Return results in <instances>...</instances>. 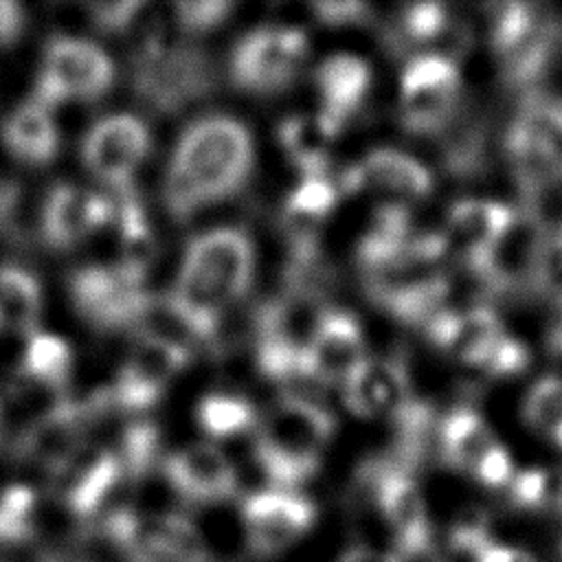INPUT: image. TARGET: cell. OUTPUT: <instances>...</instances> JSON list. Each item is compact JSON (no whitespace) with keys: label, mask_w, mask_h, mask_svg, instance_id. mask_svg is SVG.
<instances>
[{"label":"cell","mask_w":562,"mask_h":562,"mask_svg":"<svg viewBox=\"0 0 562 562\" xmlns=\"http://www.w3.org/2000/svg\"><path fill=\"white\" fill-rule=\"evenodd\" d=\"M255 147L248 127L226 114L193 121L178 138L167 176L165 204L176 220L235 195L250 178Z\"/></svg>","instance_id":"1"},{"label":"cell","mask_w":562,"mask_h":562,"mask_svg":"<svg viewBox=\"0 0 562 562\" xmlns=\"http://www.w3.org/2000/svg\"><path fill=\"white\" fill-rule=\"evenodd\" d=\"M149 4L127 29L132 40V88L136 97L160 114H173L213 90L215 68L211 57L165 22L149 15Z\"/></svg>","instance_id":"2"},{"label":"cell","mask_w":562,"mask_h":562,"mask_svg":"<svg viewBox=\"0 0 562 562\" xmlns=\"http://www.w3.org/2000/svg\"><path fill=\"white\" fill-rule=\"evenodd\" d=\"M252 270L250 235L233 226L213 228L189 241L169 294L213 340L222 314L248 292Z\"/></svg>","instance_id":"3"},{"label":"cell","mask_w":562,"mask_h":562,"mask_svg":"<svg viewBox=\"0 0 562 562\" xmlns=\"http://www.w3.org/2000/svg\"><path fill=\"white\" fill-rule=\"evenodd\" d=\"M334 428V415L316 400L283 395L257 422L255 457L277 487L290 490L316 474Z\"/></svg>","instance_id":"4"},{"label":"cell","mask_w":562,"mask_h":562,"mask_svg":"<svg viewBox=\"0 0 562 562\" xmlns=\"http://www.w3.org/2000/svg\"><path fill=\"white\" fill-rule=\"evenodd\" d=\"M503 149L527 195L562 184V99L529 90L507 125Z\"/></svg>","instance_id":"5"},{"label":"cell","mask_w":562,"mask_h":562,"mask_svg":"<svg viewBox=\"0 0 562 562\" xmlns=\"http://www.w3.org/2000/svg\"><path fill=\"white\" fill-rule=\"evenodd\" d=\"M99 529L123 562H213L202 533L182 514L140 516L116 509Z\"/></svg>","instance_id":"6"},{"label":"cell","mask_w":562,"mask_h":562,"mask_svg":"<svg viewBox=\"0 0 562 562\" xmlns=\"http://www.w3.org/2000/svg\"><path fill=\"white\" fill-rule=\"evenodd\" d=\"M114 81V64L90 40L55 35L46 42L33 99L53 110L64 101H99Z\"/></svg>","instance_id":"7"},{"label":"cell","mask_w":562,"mask_h":562,"mask_svg":"<svg viewBox=\"0 0 562 562\" xmlns=\"http://www.w3.org/2000/svg\"><path fill=\"white\" fill-rule=\"evenodd\" d=\"M360 481L373 494L378 514L393 540V553L400 560L430 553V518L411 470L391 457H382L362 468Z\"/></svg>","instance_id":"8"},{"label":"cell","mask_w":562,"mask_h":562,"mask_svg":"<svg viewBox=\"0 0 562 562\" xmlns=\"http://www.w3.org/2000/svg\"><path fill=\"white\" fill-rule=\"evenodd\" d=\"M461 75L448 53H417L400 83V119L411 134H437L457 116Z\"/></svg>","instance_id":"9"},{"label":"cell","mask_w":562,"mask_h":562,"mask_svg":"<svg viewBox=\"0 0 562 562\" xmlns=\"http://www.w3.org/2000/svg\"><path fill=\"white\" fill-rule=\"evenodd\" d=\"M307 57V37L294 26L248 31L231 53V79L250 94H274L288 88Z\"/></svg>","instance_id":"10"},{"label":"cell","mask_w":562,"mask_h":562,"mask_svg":"<svg viewBox=\"0 0 562 562\" xmlns=\"http://www.w3.org/2000/svg\"><path fill=\"white\" fill-rule=\"evenodd\" d=\"M246 544L257 558H272L299 542L316 520V505L292 490H261L241 503Z\"/></svg>","instance_id":"11"},{"label":"cell","mask_w":562,"mask_h":562,"mask_svg":"<svg viewBox=\"0 0 562 562\" xmlns=\"http://www.w3.org/2000/svg\"><path fill=\"white\" fill-rule=\"evenodd\" d=\"M149 147L151 134L138 116L110 114L86 132L81 160L94 178L123 193L130 189V180L143 165Z\"/></svg>","instance_id":"12"},{"label":"cell","mask_w":562,"mask_h":562,"mask_svg":"<svg viewBox=\"0 0 562 562\" xmlns=\"http://www.w3.org/2000/svg\"><path fill=\"white\" fill-rule=\"evenodd\" d=\"M191 351L149 336H136L112 389L110 404L123 411H145L154 406L167 384L184 369Z\"/></svg>","instance_id":"13"},{"label":"cell","mask_w":562,"mask_h":562,"mask_svg":"<svg viewBox=\"0 0 562 562\" xmlns=\"http://www.w3.org/2000/svg\"><path fill=\"white\" fill-rule=\"evenodd\" d=\"M547 226L531 206L514 209L505 231L470 266L492 290L533 288V272Z\"/></svg>","instance_id":"14"},{"label":"cell","mask_w":562,"mask_h":562,"mask_svg":"<svg viewBox=\"0 0 562 562\" xmlns=\"http://www.w3.org/2000/svg\"><path fill=\"white\" fill-rule=\"evenodd\" d=\"M121 476L119 454L86 441L50 472V487L68 514L88 518L101 509Z\"/></svg>","instance_id":"15"},{"label":"cell","mask_w":562,"mask_h":562,"mask_svg":"<svg viewBox=\"0 0 562 562\" xmlns=\"http://www.w3.org/2000/svg\"><path fill=\"white\" fill-rule=\"evenodd\" d=\"M77 314L101 331L127 329L143 285L130 281L116 266H83L68 279Z\"/></svg>","instance_id":"16"},{"label":"cell","mask_w":562,"mask_h":562,"mask_svg":"<svg viewBox=\"0 0 562 562\" xmlns=\"http://www.w3.org/2000/svg\"><path fill=\"white\" fill-rule=\"evenodd\" d=\"M303 358L305 369L316 384H345V380L367 360L360 321L351 312L327 307Z\"/></svg>","instance_id":"17"},{"label":"cell","mask_w":562,"mask_h":562,"mask_svg":"<svg viewBox=\"0 0 562 562\" xmlns=\"http://www.w3.org/2000/svg\"><path fill=\"white\" fill-rule=\"evenodd\" d=\"M114 215V204L94 191L68 182L55 184L44 200L40 231L53 250H70Z\"/></svg>","instance_id":"18"},{"label":"cell","mask_w":562,"mask_h":562,"mask_svg":"<svg viewBox=\"0 0 562 562\" xmlns=\"http://www.w3.org/2000/svg\"><path fill=\"white\" fill-rule=\"evenodd\" d=\"M347 406L360 417H386L393 422L417 397L408 373L395 358H367L342 384Z\"/></svg>","instance_id":"19"},{"label":"cell","mask_w":562,"mask_h":562,"mask_svg":"<svg viewBox=\"0 0 562 562\" xmlns=\"http://www.w3.org/2000/svg\"><path fill=\"white\" fill-rule=\"evenodd\" d=\"M165 476L191 503H217L237 492L235 465L222 450L209 443H193L167 454Z\"/></svg>","instance_id":"20"},{"label":"cell","mask_w":562,"mask_h":562,"mask_svg":"<svg viewBox=\"0 0 562 562\" xmlns=\"http://www.w3.org/2000/svg\"><path fill=\"white\" fill-rule=\"evenodd\" d=\"M430 340L452 358L481 367L494 347L507 334L490 307H470L463 312H437L426 323Z\"/></svg>","instance_id":"21"},{"label":"cell","mask_w":562,"mask_h":562,"mask_svg":"<svg viewBox=\"0 0 562 562\" xmlns=\"http://www.w3.org/2000/svg\"><path fill=\"white\" fill-rule=\"evenodd\" d=\"M340 187L345 191L373 187L406 198H424L432 189V176L426 165L400 149H373L360 165L345 171Z\"/></svg>","instance_id":"22"},{"label":"cell","mask_w":562,"mask_h":562,"mask_svg":"<svg viewBox=\"0 0 562 562\" xmlns=\"http://www.w3.org/2000/svg\"><path fill=\"white\" fill-rule=\"evenodd\" d=\"M321 112L338 130L353 116L371 86V68L356 55H331L314 72Z\"/></svg>","instance_id":"23"},{"label":"cell","mask_w":562,"mask_h":562,"mask_svg":"<svg viewBox=\"0 0 562 562\" xmlns=\"http://www.w3.org/2000/svg\"><path fill=\"white\" fill-rule=\"evenodd\" d=\"M0 140L4 149L24 165L42 167L53 162L59 149V132L50 110L33 97L15 105L0 125Z\"/></svg>","instance_id":"24"},{"label":"cell","mask_w":562,"mask_h":562,"mask_svg":"<svg viewBox=\"0 0 562 562\" xmlns=\"http://www.w3.org/2000/svg\"><path fill=\"white\" fill-rule=\"evenodd\" d=\"M514 209L496 200H457L448 211V246H459L468 266H472L492 241L505 231Z\"/></svg>","instance_id":"25"},{"label":"cell","mask_w":562,"mask_h":562,"mask_svg":"<svg viewBox=\"0 0 562 562\" xmlns=\"http://www.w3.org/2000/svg\"><path fill=\"white\" fill-rule=\"evenodd\" d=\"M441 457L461 472L476 476L481 465L503 446L485 419L468 408H452L439 424Z\"/></svg>","instance_id":"26"},{"label":"cell","mask_w":562,"mask_h":562,"mask_svg":"<svg viewBox=\"0 0 562 562\" xmlns=\"http://www.w3.org/2000/svg\"><path fill=\"white\" fill-rule=\"evenodd\" d=\"M338 132L323 114H294L283 119L277 130L283 151L303 178H321L325 173Z\"/></svg>","instance_id":"27"},{"label":"cell","mask_w":562,"mask_h":562,"mask_svg":"<svg viewBox=\"0 0 562 562\" xmlns=\"http://www.w3.org/2000/svg\"><path fill=\"white\" fill-rule=\"evenodd\" d=\"M413 239V217L404 204L386 202L380 204L364 235L358 241L356 259L364 274L375 272L397 259L408 241Z\"/></svg>","instance_id":"28"},{"label":"cell","mask_w":562,"mask_h":562,"mask_svg":"<svg viewBox=\"0 0 562 562\" xmlns=\"http://www.w3.org/2000/svg\"><path fill=\"white\" fill-rule=\"evenodd\" d=\"M119 261L114 263L130 281L143 285V279L156 257V239L149 220L132 189L119 193Z\"/></svg>","instance_id":"29"},{"label":"cell","mask_w":562,"mask_h":562,"mask_svg":"<svg viewBox=\"0 0 562 562\" xmlns=\"http://www.w3.org/2000/svg\"><path fill=\"white\" fill-rule=\"evenodd\" d=\"M42 314V288L26 268L0 266V331L33 334Z\"/></svg>","instance_id":"30"},{"label":"cell","mask_w":562,"mask_h":562,"mask_svg":"<svg viewBox=\"0 0 562 562\" xmlns=\"http://www.w3.org/2000/svg\"><path fill=\"white\" fill-rule=\"evenodd\" d=\"M72 369V351L66 340L53 334L33 331L22 353L20 371L24 380L48 391H61Z\"/></svg>","instance_id":"31"},{"label":"cell","mask_w":562,"mask_h":562,"mask_svg":"<svg viewBox=\"0 0 562 562\" xmlns=\"http://www.w3.org/2000/svg\"><path fill=\"white\" fill-rule=\"evenodd\" d=\"M195 419L200 428L215 439L239 435L257 426L252 404L237 393H209L198 402Z\"/></svg>","instance_id":"32"},{"label":"cell","mask_w":562,"mask_h":562,"mask_svg":"<svg viewBox=\"0 0 562 562\" xmlns=\"http://www.w3.org/2000/svg\"><path fill=\"white\" fill-rule=\"evenodd\" d=\"M509 496L520 509L562 514V468H529L514 474Z\"/></svg>","instance_id":"33"},{"label":"cell","mask_w":562,"mask_h":562,"mask_svg":"<svg viewBox=\"0 0 562 562\" xmlns=\"http://www.w3.org/2000/svg\"><path fill=\"white\" fill-rule=\"evenodd\" d=\"M37 492L13 483L0 490V544L26 542L35 531Z\"/></svg>","instance_id":"34"},{"label":"cell","mask_w":562,"mask_h":562,"mask_svg":"<svg viewBox=\"0 0 562 562\" xmlns=\"http://www.w3.org/2000/svg\"><path fill=\"white\" fill-rule=\"evenodd\" d=\"M522 419L544 437L562 426V378L542 375L531 384L522 400Z\"/></svg>","instance_id":"35"},{"label":"cell","mask_w":562,"mask_h":562,"mask_svg":"<svg viewBox=\"0 0 562 562\" xmlns=\"http://www.w3.org/2000/svg\"><path fill=\"white\" fill-rule=\"evenodd\" d=\"M160 457V432L149 419L130 422L121 435V465L130 479L145 476Z\"/></svg>","instance_id":"36"},{"label":"cell","mask_w":562,"mask_h":562,"mask_svg":"<svg viewBox=\"0 0 562 562\" xmlns=\"http://www.w3.org/2000/svg\"><path fill=\"white\" fill-rule=\"evenodd\" d=\"M450 29L448 7L441 2H417L408 4L397 20V35L393 44H426L446 35Z\"/></svg>","instance_id":"37"},{"label":"cell","mask_w":562,"mask_h":562,"mask_svg":"<svg viewBox=\"0 0 562 562\" xmlns=\"http://www.w3.org/2000/svg\"><path fill=\"white\" fill-rule=\"evenodd\" d=\"M338 202V189L325 176L303 178V182L285 198L283 215L321 224Z\"/></svg>","instance_id":"38"},{"label":"cell","mask_w":562,"mask_h":562,"mask_svg":"<svg viewBox=\"0 0 562 562\" xmlns=\"http://www.w3.org/2000/svg\"><path fill=\"white\" fill-rule=\"evenodd\" d=\"M533 288L562 310V224L558 228H547L536 261Z\"/></svg>","instance_id":"39"},{"label":"cell","mask_w":562,"mask_h":562,"mask_svg":"<svg viewBox=\"0 0 562 562\" xmlns=\"http://www.w3.org/2000/svg\"><path fill=\"white\" fill-rule=\"evenodd\" d=\"M173 20L180 29V33H204L222 24L228 13L235 9L233 2L226 0H193V2H176L173 7Z\"/></svg>","instance_id":"40"},{"label":"cell","mask_w":562,"mask_h":562,"mask_svg":"<svg viewBox=\"0 0 562 562\" xmlns=\"http://www.w3.org/2000/svg\"><path fill=\"white\" fill-rule=\"evenodd\" d=\"M312 11L321 22L340 26V24H358L371 18V9L364 2H314Z\"/></svg>","instance_id":"41"},{"label":"cell","mask_w":562,"mask_h":562,"mask_svg":"<svg viewBox=\"0 0 562 562\" xmlns=\"http://www.w3.org/2000/svg\"><path fill=\"white\" fill-rule=\"evenodd\" d=\"M24 9L13 0H0V48L13 46L24 31Z\"/></svg>","instance_id":"42"},{"label":"cell","mask_w":562,"mask_h":562,"mask_svg":"<svg viewBox=\"0 0 562 562\" xmlns=\"http://www.w3.org/2000/svg\"><path fill=\"white\" fill-rule=\"evenodd\" d=\"M479 562H536V558L520 547L501 544V542L492 540L487 544V549L481 553Z\"/></svg>","instance_id":"43"},{"label":"cell","mask_w":562,"mask_h":562,"mask_svg":"<svg viewBox=\"0 0 562 562\" xmlns=\"http://www.w3.org/2000/svg\"><path fill=\"white\" fill-rule=\"evenodd\" d=\"M340 562H402V560L393 553H375L369 549H356V551H349Z\"/></svg>","instance_id":"44"},{"label":"cell","mask_w":562,"mask_h":562,"mask_svg":"<svg viewBox=\"0 0 562 562\" xmlns=\"http://www.w3.org/2000/svg\"><path fill=\"white\" fill-rule=\"evenodd\" d=\"M13 198H15V191H13V189L0 187V215H4V213L11 209Z\"/></svg>","instance_id":"45"},{"label":"cell","mask_w":562,"mask_h":562,"mask_svg":"<svg viewBox=\"0 0 562 562\" xmlns=\"http://www.w3.org/2000/svg\"><path fill=\"white\" fill-rule=\"evenodd\" d=\"M549 439L562 448V426H560V428H558V430H555V432H553Z\"/></svg>","instance_id":"46"},{"label":"cell","mask_w":562,"mask_h":562,"mask_svg":"<svg viewBox=\"0 0 562 562\" xmlns=\"http://www.w3.org/2000/svg\"><path fill=\"white\" fill-rule=\"evenodd\" d=\"M419 562H439V560H435V558H430V553H426L419 558Z\"/></svg>","instance_id":"47"},{"label":"cell","mask_w":562,"mask_h":562,"mask_svg":"<svg viewBox=\"0 0 562 562\" xmlns=\"http://www.w3.org/2000/svg\"><path fill=\"white\" fill-rule=\"evenodd\" d=\"M560 558H562V544H560Z\"/></svg>","instance_id":"48"},{"label":"cell","mask_w":562,"mask_h":562,"mask_svg":"<svg viewBox=\"0 0 562 562\" xmlns=\"http://www.w3.org/2000/svg\"><path fill=\"white\" fill-rule=\"evenodd\" d=\"M0 562H7V560H2V558H0Z\"/></svg>","instance_id":"49"}]
</instances>
